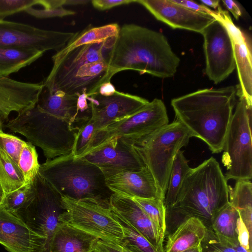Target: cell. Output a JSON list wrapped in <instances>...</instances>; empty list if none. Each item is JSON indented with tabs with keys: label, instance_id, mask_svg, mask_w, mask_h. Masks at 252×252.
<instances>
[{
	"label": "cell",
	"instance_id": "1",
	"mask_svg": "<svg viewBox=\"0 0 252 252\" xmlns=\"http://www.w3.org/2000/svg\"><path fill=\"white\" fill-rule=\"evenodd\" d=\"M117 35L63 54L57 52L52 57V68L42 81L44 87L51 92L61 91L69 95L89 96L97 93L115 75L108 63Z\"/></svg>",
	"mask_w": 252,
	"mask_h": 252
},
{
	"label": "cell",
	"instance_id": "2",
	"mask_svg": "<svg viewBox=\"0 0 252 252\" xmlns=\"http://www.w3.org/2000/svg\"><path fill=\"white\" fill-rule=\"evenodd\" d=\"M233 86L204 89L173 98L175 119L207 144L213 153L222 151L224 139L236 104Z\"/></svg>",
	"mask_w": 252,
	"mask_h": 252
},
{
	"label": "cell",
	"instance_id": "3",
	"mask_svg": "<svg viewBox=\"0 0 252 252\" xmlns=\"http://www.w3.org/2000/svg\"><path fill=\"white\" fill-rule=\"evenodd\" d=\"M180 62L162 33L131 24L120 27L108 64L114 74L133 70L166 78L175 75Z\"/></svg>",
	"mask_w": 252,
	"mask_h": 252
},
{
	"label": "cell",
	"instance_id": "4",
	"mask_svg": "<svg viewBox=\"0 0 252 252\" xmlns=\"http://www.w3.org/2000/svg\"><path fill=\"white\" fill-rule=\"evenodd\" d=\"M229 186L218 162L211 157L190 169L174 205L188 218L200 220L207 228L229 201Z\"/></svg>",
	"mask_w": 252,
	"mask_h": 252
},
{
	"label": "cell",
	"instance_id": "5",
	"mask_svg": "<svg viewBox=\"0 0 252 252\" xmlns=\"http://www.w3.org/2000/svg\"><path fill=\"white\" fill-rule=\"evenodd\" d=\"M39 173L61 196L110 204L114 193L98 167L82 158H74L72 153L47 159L40 165Z\"/></svg>",
	"mask_w": 252,
	"mask_h": 252
},
{
	"label": "cell",
	"instance_id": "6",
	"mask_svg": "<svg viewBox=\"0 0 252 252\" xmlns=\"http://www.w3.org/2000/svg\"><path fill=\"white\" fill-rule=\"evenodd\" d=\"M5 126L41 148L47 159L72 153L77 131L68 121L41 110L36 105L9 120Z\"/></svg>",
	"mask_w": 252,
	"mask_h": 252
},
{
	"label": "cell",
	"instance_id": "7",
	"mask_svg": "<svg viewBox=\"0 0 252 252\" xmlns=\"http://www.w3.org/2000/svg\"><path fill=\"white\" fill-rule=\"evenodd\" d=\"M191 137L189 129L175 119L132 144L154 176L159 196L164 202L174 158L181 148L188 145Z\"/></svg>",
	"mask_w": 252,
	"mask_h": 252
},
{
	"label": "cell",
	"instance_id": "8",
	"mask_svg": "<svg viewBox=\"0 0 252 252\" xmlns=\"http://www.w3.org/2000/svg\"><path fill=\"white\" fill-rule=\"evenodd\" d=\"M252 106L239 97L224 139L221 161L226 180L252 178Z\"/></svg>",
	"mask_w": 252,
	"mask_h": 252
},
{
	"label": "cell",
	"instance_id": "9",
	"mask_svg": "<svg viewBox=\"0 0 252 252\" xmlns=\"http://www.w3.org/2000/svg\"><path fill=\"white\" fill-rule=\"evenodd\" d=\"M64 210L60 221L91 234L98 239L121 244L122 227L109 204L92 199L76 200L62 196Z\"/></svg>",
	"mask_w": 252,
	"mask_h": 252
},
{
	"label": "cell",
	"instance_id": "10",
	"mask_svg": "<svg viewBox=\"0 0 252 252\" xmlns=\"http://www.w3.org/2000/svg\"><path fill=\"white\" fill-rule=\"evenodd\" d=\"M168 122L163 102L155 98L133 114L98 131L88 152L113 137H121L132 144L137 139L168 125Z\"/></svg>",
	"mask_w": 252,
	"mask_h": 252
},
{
	"label": "cell",
	"instance_id": "11",
	"mask_svg": "<svg viewBox=\"0 0 252 252\" xmlns=\"http://www.w3.org/2000/svg\"><path fill=\"white\" fill-rule=\"evenodd\" d=\"M35 195L28 207L16 216L30 228L46 239V250L55 231L62 223L64 210L62 196L39 173L32 181Z\"/></svg>",
	"mask_w": 252,
	"mask_h": 252
},
{
	"label": "cell",
	"instance_id": "12",
	"mask_svg": "<svg viewBox=\"0 0 252 252\" xmlns=\"http://www.w3.org/2000/svg\"><path fill=\"white\" fill-rule=\"evenodd\" d=\"M201 33L203 36L205 72L209 79L218 84L236 68L233 43L224 24L217 17Z\"/></svg>",
	"mask_w": 252,
	"mask_h": 252
},
{
	"label": "cell",
	"instance_id": "13",
	"mask_svg": "<svg viewBox=\"0 0 252 252\" xmlns=\"http://www.w3.org/2000/svg\"><path fill=\"white\" fill-rule=\"evenodd\" d=\"M74 33L42 30L25 24L2 20L0 21V47L58 52Z\"/></svg>",
	"mask_w": 252,
	"mask_h": 252
},
{
	"label": "cell",
	"instance_id": "14",
	"mask_svg": "<svg viewBox=\"0 0 252 252\" xmlns=\"http://www.w3.org/2000/svg\"><path fill=\"white\" fill-rule=\"evenodd\" d=\"M79 158L98 167L105 177L121 171L139 170L146 166L133 145L120 137L111 138Z\"/></svg>",
	"mask_w": 252,
	"mask_h": 252
},
{
	"label": "cell",
	"instance_id": "15",
	"mask_svg": "<svg viewBox=\"0 0 252 252\" xmlns=\"http://www.w3.org/2000/svg\"><path fill=\"white\" fill-rule=\"evenodd\" d=\"M97 132L137 112L149 101L140 96L116 91L105 96L96 93L88 96Z\"/></svg>",
	"mask_w": 252,
	"mask_h": 252
},
{
	"label": "cell",
	"instance_id": "16",
	"mask_svg": "<svg viewBox=\"0 0 252 252\" xmlns=\"http://www.w3.org/2000/svg\"><path fill=\"white\" fill-rule=\"evenodd\" d=\"M157 19L173 29L201 33L216 19V15L191 10L171 0H135Z\"/></svg>",
	"mask_w": 252,
	"mask_h": 252
},
{
	"label": "cell",
	"instance_id": "17",
	"mask_svg": "<svg viewBox=\"0 0 252 252\" xmlns=\"http://www.w3.org/2000/svg\"><path fill=\"white\" fill-rule=\"evenodd\" d=\"M216 17L227 28L232 38L233 54L239 83L237 95L243 96L252 106V56L251 42L247 36L232 21L228 12L220 6Z\"/></svg>",
	"mask_w": 252,
	"mask_h": 252
},
{
	"label": "cell",
	"instance_id": "18",
	"mask_svg": "<svg viewBox=\"0 0 252 252\" xmlns=\"http://www.w3.org/2000/svg\"><path fill=\"white\" fill-rule=\"evenodd\" d=\"M0 244L8 252H45L46 239L0 206Z\"/></svg>",
	"mask_w": 252,
	"mask_h": 252
},
{
	"label": "cell",
	"instance_id": "19",
	"mask_svg": "<svg viewBox=\"0 0 252 252\" xmlns=\"http://www.w3.org/2000/svg\"><path fill=\"white\" fill-rule=\"evenodd\" d=\"M43 87L42 81L26 83L0 75V131L12 112L20 114L36 105Z\"/></svg>",
	"mask_w": 252,
	"mask_h": 252
},
{
	"label": "cell",
	"instance_id": "20",
	"mask_svg": "<svg viewBox=\"0 0 252 252\" xmlns=\"http://www.w3.org/2000/svg\"><path fill=\"white\" fill-rule=\"evenodd\" d=\"M110 207L140 232L158 252H164L163 236L134 199L114 192Z\"/></svg>",
	"mask_w": 252,
	"mask_h": 252
},
{
	"label": "cell",
	"instance_id": "21",
	"mask_svg": "<svg viewBox=\"0 0 252 252\" xmlns=\"http://www.w3.org/2000/svg\"><path fill=\"white\" fill-rule=\"evenodd\" d=\"M105 181L114 192L131 197L161 199L154 176L146 166L139 170L114 173L105 177Z\"/></svg>",
	"mask_w": 252,
	"mask_h": 252
},
{
	"label": "cell",
	"instance_id": "22",
	"mask_svg": "<svg viewBox=\"0 0 252 252\" xmlns=\"http://www.w3.org/2000/svg\"><path fill=\"white\" fill-rule=\"evenodd\" d=\"M98 239L62 222L54 233L45 252H90Z\"/></svg>",
	"mask_w": 252,
	"mask_h": 252
},
{
	"label": "cell",
	"instance_id": "23",
	"mask_svg": "<svg viewBox=\"0 0 252 252\" xmlns=\"http://www.w3.org/2000/svg\"><path fill=\"white\" fill-rule=\"evenodd\" d=\"M81 95H69L61 91L51 92L44 86L36 106L44 112L68 121L72 126L78 112Z\"/></svg>",
	"mask_w": 252,
	"mask_h": 252
},
{
	"label": "cell",
	"instance_id": "24",
	"mask_svg": "<svg viewBox=\"0 0 252 252\" xmlns=\"http://www.w3.org/2000/svg\"><path fill=\"white\" fill-rule=\"evenodd\" d=\"M207 227L198 219L190 217L181 223L170 235L164 252H182L201 244Z\"/></svg>",
	"mask_w": 252,
	"mask_h": 252
},
{
	"label": "cell",
	"instance_id": "25",
	"mask_svg": "<svg viewBox=\"0 0 252 252\" xmlns=\"http://www.w3.org/2000/svg\"><path fill=\"white\" fill-rule=\"evenodd\" d=\"M43 54L32 49L0 47V75L8 77L30 65Z\"/></svg>",
	"mask_w": 252,
	"mask_h": 252
},
{
	"label": "cell",
	"instance_id": "26",
	"mask_svg": "<svg viewBox=\"0 0 252 252\" xmlns=\"http://www.w3.org/2000/svg\"><path fill=\"white\" fill-rule=\"evenodd\" d=\"M229 201L236 209L252 237V184L250 180H237L229 186Z\"/></svg>",
	"mask_w": 252,
	"mask_h": 252
},
{
	"label": "cell",
	"instance_id": "27",
	"mask_svg": "<svg viewBox=\"0 0 252 252\" xmlns=\"http://www.w3.org/2000/svg\"><path fill=\"white\" fill-rule=\"evenodd\" d=\"M120 29V27L116 23L100 27H93L90 25L81 32H75L66 45L58 52L63 54L84 44L104 41L117 36Z\"/></svg>",
	"mask_w": 252,
	"mask_h": 252
},
{
	"label": "cell",
	"instance_id": "28",
	"mask_svg": "<svg viewBox=\"0 0 252 252\" xmlns=\"http://www.w3.org/2000/svg\"><path fill=\"white\" fill-rule=\"evenodd\" d=\"M239 213L229 202L214 216L210 227L216 236L233 243L237 240V220Z\"/></svg>",
	"mask_w": 252,
	"mask_h": 252
},
{
	"label": "cell",
	"instance_id": "29",
	"mask_svg": "<svg viewBox=\"0 0 252 252\" xmlns=\"http://www.w3.org/2000/svg\"><path fill=\"white\" fill-rule=\"evenodd\" d=\"M188 162L189 160L184 156L183 151L179 150L174 158L170 174L164 199L165 208L171 207L175 204L184 179L191 169Z\"/></svg>",
	"mask_w": 252,
	"mask_h": 252
},
{
	"label": "cell",
	"instance_id": "30",
	"mask_svg": "<svg viewBox=\"0 0 252 252\" xmlns=\"http://www.w3.org/2000/svg\"><path fill=\"white\" fill-rule=\"evenodd\" d=\"M111 209L122 229L123 238L121 245L132 252H158L140 232L111 208Z\"/></svg>",
	"mask_w": 252,
	"mask_h": 252
},
{
	"label": "cell",
	"instance_id": "31",
	"mask_svg": "<svg viewBox=\"0 0 252 252\" xmlns=\"http://www.w3.org/2000/svg\"><path fill=\"white\" fill-rule=\"evenodd\" d=\"M0 186L4 194L12 192L24 186V177L18 165L1 150Z\"/></svg>",
	"mask_w": 252,
	"mask_h": 252
},
{
	"label": "cell",
	"instance_id": "32",
	"mask_svg": "<svg viewBox=\"0 0 252 252\" xmlns=\"http://www.w3.org/2000/svg\"><path fill=\"white\" fill-rule=\"evenodd\" d=\"M35 195V189L32 182L12 192L4 194L0 206L16 216L28 207Z\"/></svg>",
	"mask_w": 252,
	"mask_h": 252
},
{
	"label": "cell",
	"instance_id": "33",
	"mask_svg": "<svg viewBox=\"0 0 252 252\" xmlns=\"http://www.w3.org/2000/svg\"><path fill=\"white\" fill-rule=\"evenodd\" d=\"M165 237L166 208L164 202L158 198L132 197Z\"/></svg>",
	"mask_w": 252,
	"mask_h": 252
},
{
	"label": "cell",
	"instance_id": "34",
	"mask_svg": "<svg viewBox=\"0 0 252 252\" xmlns=\"http://www.w3.org/2000/svg\"><path fill=\"white\" fill-rule=\"evenodd\" d=\"M40 165L35 146L28 141L25 142L18 162L24 177V185L32 182L39 172Z\"/></svg>",
	"mask_w": 252,
	"mask_h": 252
},
{
	"label": "cell",
	"instance_id": "35",
	"mask_svg": "<svg viewBox=\"0 0 252 252\" xmlns=\"http://www.w3.org/2000/svg\"><path fill=\"white\" fill-rule=\"evenodd\" d=\"M77 128L75 141L72 152L75 158H79L89 151L97 133L92 117L81 124Z\"/></svg>",
	"mask_w": 252,
	"mask_h": 252
},
{
	"label": "cell",
	"instance_id": "36",
	"mask_svg": "<svg viewBox=\"0 0 252 252\" xmlns=\"http://www.w3.org/2000/svg\"><path fill=\"white\" fill-rule=\"evenodd\" d=\"M25 143L16 136L0 131V150L5 152L17 165Z\"/></svg>",
	"mask_w": 252,
	"mask_h": 252
},
{
	"label": "cell",
	"instance_id": "37",
	"mask_svg": "<svg viewBox=\"0 0 252 252\" xmlns=\"http://www.w3.org/2000/svg\"><path fill=\"white\" fill-rule=\"evenodd\" d=\"M35 5H38V0H0V21Z\"/></svg>",
	"mask_w": 252,
	"mask_h": 252
},
{
	"label": "cell",
	"instance_id": "38",
	"mask_svg": "<svg viewBox=\"0 0 252 252\" xmlns=\"http://www.w3.org/2000/svg\"><path fill=\"white\" fill-rule=\"evenodd\" d=\"M203 252L217 250L219 252H236L230 243L225 239L219 238L210 228H207L205 238L201 243Z\"/></svg>",
	"mask_w": 252,
	"mask_h": 252
},
{
	"label": "cell",
	"instance_id": "39",
	"mask_svg": "<svg viewBox=\"0 0 252 252\" xmlns=\"http://www.w3.org/2000/svg\"><path fill=\"white\" fill-rule=\"evenodd\" d=\"M25 11L29 14L37 18H49L54 17H63L69 15H73L76 12L62 7L54 9H36L30 7Z\"/></svg>",
	"mask_w": 252,
	"mask_h": 252
},
{
	"label": "cell",
	"instance_id": "40",
	"mask_svg": "<svg viewBox=\"0 0 252 252\" xmlns=\"http://www.w3.org/2000/svg\"><path fill=\"white\" fill-rule=\"evenodd\" d=\"M236 232L237 240L240 245L252 252V237L250 236L246 226L239 216L237 220Z\"/></svg>",
	"mask_w": 252,
	"mask_h": 252
},
{
	"label": "cell",
	"instance_id": "41",
	"mask_svg": "<svg viewBox=\"0 0 252 252\" xmlns=\"http://www.w3.org/2000/svg\"><path fill=\"white\" fill-rule=\"evenodd\" d=\"M94 252H132L119 243L98 239L93 246Z\"/></svg>",
	"mask_w": 252,
	"mask_h": 252
},
{
	"label": "cell",
	"instance_id": "42",
	"mask_svg": "<svg viewBox=\"0 0 252 252\" xmlns=\"http://www.w3.org/2000/svg\"><path fill=\"white\" fill-rule=\"evenodd\" d=\"M93 6L99 10H105L114 7L135 2V0H93Z\"/></svg>",
	"mask_w": 252,
	"mask_h": 252
},
{
	"label": "cell",
	"instance_id": "43",
	"mask_svg": "<svg viewBox=\"0 0 252 252\" xmlns=\"http://www.w3.org/2000/svg\"><path fill=\"white\" fill-rule=\"evenodd\" d=\"M175 3L184 6L191 10L216 15V12L208 8V7L199 4L194 1L188 0H171Z\"/></svg>",
	"mask_w": 252,
	"mask_h": 252
},
{
	"label": "cell",
	"instance_id": "44",
	"mask_svg": "<svg viewBox=\"0 0 252 252\" xmlns=\"http://www.w3.org/2000/svg\"><path fill=\"white\" fill-rule=\"evenodd\" d=\"M222 2L226 9L230 11L233 17L238 20L242 15V11L238 3L231 0H223Z\"/></svg>",
	"mask_w": 252,
	"mask_h": 252
},
{
	"label": "cell",
	"instance_id": "45",
	"mask_svg": "<svg viewBox=\"0 0 252 252\" xmlns=\"http://www.w3.org/2000/svg\"><path fill=\"white\" fill-rule=\"evenodd\" d=\"M66 0H38V5L44 9H54L62 7L66 5Z\"/></svg>",
	"mask_w": 252,
	"mask_h": 252
},
{
	"label": "cell",
	"instance_id": "46",
	"mask_svg": "<svg viewBox=\"0 0 252 252\" xmlns=\"http://www.w3.org/2000/svg\"><path fill=\"white\" fill-rule=\"evenodd\" d=\"M116 91L113 84L111 82H109L102 84L98 89L97 93L101 95L108 96L114 94Z\"/></svg>",
	"mask_w": 252,
	"mask_h": 252
},
{
	"label": "cell",
	"instance_id": "47",
	"mask_svg": "<svg viewBox=\"0 0 252 252\" xmlns=\"http://www.w3.org/2000/svg\"><path fill=\"white\" fill-rule=\"evenodd\" d=\"M202 4L208 7L217 9L220 6L219 0H200Z\"/></svg>",
	"mask_w": 252,
	"mask_h": 252
},
{
	"label": "cell",
	"instance_id": "48",
	"mask_svg": "<svg viewBox=\"0 0 252 252\" xmlns=\"http://www.w3.org/2000/svg\"><path fill=\"white\" fill-rule=\"evenodd\" d=\"M230 243L236 252H251L241 246L238 240Z\"/></svg>",
	"mask_w": 252,
	"mask_h": 252
},
{
	"label": "cell",
	"instance_id": "49",
	"mask_svg": "<svg viewBox=\"0 0 252 252\" xmlns=\"http://www.w3.org/2000/svg\"><path fill=\"white\" fill-rule=\"evenodd\" d=\"M90 1L87 0H66V5H80L85 4Z\"/></svg>",
	"mask_w": 252,
	"mask_h": 252
},
{
	"label": "cell",
	"instance_id": "50",
	"mask_svg": "<svg viewBox=\"0 0 252 252\" xmlns=\"http://www.w3.org/2000/svg\"><path fill=\"white\" fill-rule=\"evenodd\" d=\"M182 252H203L201 244L198 246L186 250Z\"/></svg>",
	"mask_w": 252,
	"mask_h": 252
},
{
	"label": "cell",
	"instance_id": "51",
	"mask_svg": "<svg viewBox=\"0 0 252 252\" xmlns=\"http://www.w3.org/2000/svg\"><path fill=\"white\" fill-rule=\"evenodd\" d=\"M4 192L1 188V187L0 186V206L3 199V197L4 196Z\"/></svg>",
	"mask_w": 252,
	"mask_h": 252
},
{
	"label": "cell",
	"instance_id": "52",
	"mask_svg": "<svg viewBox=\"0 0 252 252\" xmlns=\"http://www.w3.org/2000/svg\"><path fill=\"white\" fill-rule=\"evenodd\" d=\"M219 252L218 251H217V250H213V251H209V252Z\"/></svg>",
	"mask_w": 252,
	"mask_h": 252
},
{
	"label": "cell",
	"instance_id": "53",
	"mask_svg": "<svg viewBox=\"0 0 252 252\" xmlns=\"http://www.w3.org/2000/svg\"><path fill=\"white\" fill-rule=\"evenodd\" d=\"M93 252V250H92V251H91V252Z\"/></svg>",
	"mask_w": 252,
	"mask_h": 252
}]
</instances>
